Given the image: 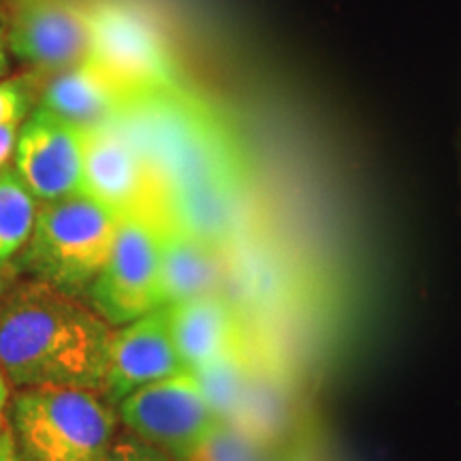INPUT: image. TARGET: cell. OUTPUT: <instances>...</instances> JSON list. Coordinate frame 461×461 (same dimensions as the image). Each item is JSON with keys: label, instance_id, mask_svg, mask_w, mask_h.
Returning <instances> with one entry per match:
<instances>
[{"label": "cell", "instance_id": "7", "mask_svg": "<svg viewBox=\"0 0 461 461\" xmlns=\"http://www.w3.org/2000/svg\"><path fill=\"white\" fill-rule=\"evenodd\" d=\"M88 9L71 0H15L7 17V48L32 71L56 75L88 60Z\"/></svg>", "mask_w": 461, "mask_h": 461}, {"label": "cell", "instance_id": "10", "mask_svg": "<svg viewBox=\"0 0 461 461\" xmlns=\"http://www.w3.org/2000/svg\"><path fill=\"white\" fill-rule=\"evenodd\" d=\"M188 372L173 344L165 305L112 331L101 395L120 403L146 384Z\"/></svg>", "mask_w": 461, "mask_h": 461}, {"label": "cell", "instance_id": "15", "mask_svg": "<svg viewBox=\"0 0 461 461\" xmlns=\"http://www.w3.org/2000/svg\"><path fill=\"white\" fill-rule=\"evenodd\" d=\"M252 359H255V350L250 348L246 339H241L229 353L193 372L194 378L199 380V387L203 391L207 403L221 423H229L235 417L248 376H250Z\"/></svg>", "mask_w": 461, "mask_h": 461}, {"label": "cell", "instance_id": "22", "mask_svg": "<svg viewBox=\"0 0 461 461\" xmlns=\"http://www.w3.org/2000/svg\"><path fill=\"white\" fill-rule=\"evenodd\" d=\"M0 461H26L7 425L0 431Z\"/></svg>", "mask_w": 461, "mask_h": 461}, {"label": "cell", "instance_id": "21", "mask_svg": "<svg viewBox=\"0 0 461 461\" xmlns=\"http://www.w3.org/2000/svg\"><path fill=\"white\" fill-rule=\"evenodd\" d=\"M17 129H20V124L0 126V167L9 165L11 158H14Z\"/></svg>", "mask_w": 461, "mask_h": 461}, {"label": "cell", "instance_id": "4", "mask_svg": "<svg viewBox=\"0 0 461 461\" xmlns=\"http://www.w3.org/2000/svg\"><path fill=\"white\" fill-rule=\"evenodd\" d=\"M92 62L126 99L176 92V65L158 26L141 9L103 0L88 9Z\"/></svg>", "mask_w": 461, "mask_h": 461}, {"label": "cell", "instance_id": "12", "mask_svg": "<svg viewBox=\"0 0 461 461\" xmlns=\"http://www.w3.org/2000/svg\"><path fill=\"white\" fill-rule=\"evenodd\" d=\"M224 263L214 244L163 218L160 229V295L163 305L221 295Z\"/></svg>", "mask_w": 461, "mask_h": 461}, {"label": "cell", "instance_id": "24", "mask_svg": "<svg viewBox=\"0 0 461 461\" xmlns=\"http://www.w3.org/2000/svg\"><path fill=\"white\" fill-rule=\"evenodd\" d=\"M7 408H9V380L5 376L3 367H0V431L7 425Z\"/></svg>", "mask_w": 461, "mask_h": 461}, {"label": "cell", "instance_id": "23", "mask_svg": "<svg viewBox=\"0 0 461 461\" xmlns=\"http://www.w3.org/2000/svg\"><path fill=\"white\" fill-rule=\"evenodd\" d=\"M11 73V54L7 48V15L0 7V79Z\"/></svg>", "mask_w": 461, "mask_h": 461}, {"label": "cell", "instance_id": "25", "mask_svg": "<svg viewBox=\"0 0 461 461\" xmlns=\"http://www.w3.org/2000/svg\"><path fill=\"white\" fill-rule=\"evenodd\" d=\"M9 286H11V280L7 276V267H0V299H3L5 293H7Z\"/></svg>", "mask_w": 461, "mask_h": 461}, {"label": "cell", "instance_id": "2", "mask_svg": "<svg viewBox=\"0 0 461 461\" xmlns=\"http://www.w3.org/2000/svg\"><path fill=\"white\" fill-rule=\"evenodd\" d=\"M118 221L115 212L84 193L41 203L31 238L14 258L15 269L82 297L112 252Z\"/></svg>", "mask_w": 461, "mask_h": 461}, {"label": "cell", "instance_id": "14", "mask_svg": "<svg viewBox=\"0 0 461 461\" xmlns=\"http://www.w3.org/2000/svg\"><path fill=\"white\" fill-rule=\"evenodd\" d=\"M265 451L285 440L293 423V395L278 367L255 353L244 395L229 420Z\"/></svg>", "mask_w": 461, "mask_h": 461}, {"label": "cell", "instance_id": "17", "mask_svg": "<svg viewBox=\"0 0 461 461\" xmlns=\"http://www.w3.org/2000/svg\"><path fill=\"white\" fill-rule=\"evenodd\" d=\"M184 461H269L267 451L230 423H221Z\"/></svg>", "mask_w": 461, "mask_h": 461}, {"label": "cell", "instance_id": "16", "mask_svg": "<svg viewBox=\"0 0 461 461\" xmlns=\"http://www.w3.org/2000/svg\"><path fill=\"white\" fill-rule=\"evenodd\" d=\"M39 199L14 165L0 167V267L20 255L37 221Z\"/></svg>", "mask_w": 461, "mask_h": 461}, {"label": "cell", "instance_id": "5", "mask_svg": "<svg viewBox=\"0 0 461 461\" xmlns=\"http://www.w3.org/2000/svg\"><path fill=\"white\" fill-rule=\"evenodd\" d=\"M165 214L140 210L120 216L113 246L92 282L90 308L109 325H126L163 305L160 295V229Z\"/></svg>", "mask_w": 461, "mask_h": 461}, {"label": "cell", "instance_id": "9", "mask_svg": "<svg viewBox=\"0 0 461 461\" xmlns=\"http://www.w3.org/2000/svg\"><path fill=\"white\" fill-rule=\"evenodd\" d=\"M11 165L41 203L82 193V131L37 105L17 129Z\"/></svg>", "mask_w": 461, "mask_h": 461}, {"label": "cell", "instance_id": "6", "mask_svg": "<svg viewBox=\"0 0 461 461\" xmlns=\"http://www.w3.org/2000/svg\"><path fill=\"white\" fill-rule=\"evenodd\" d=\"M118 411L132 436L176 461L193 455L221 425L193 372L176 374L137 389L118 403Z\"/></svg>", "mask_w": 461, "mask_h": 461}, {"label": "cell", "instance_id": "20", "mask_svg": "<svg viewBox=\"0 0 461 461\" xmlns=\"http://www.w3.org/2000/svg\"><path fill=\"white\" fill-rule=\"evenodd\" d=\"M274 461H319V457H316L314 447L310 442L299 440L291 442L286 448H282Z\"/></svg>", "mask_w": 461, "mask_h": 461}, {"label": "cell", "instance_id": "19", "mask_svg": "<svg viewBox=\"0 0 461 461\" xmlns=\"http://www.w3.org/2000/svg\"><path fill=\"white\" fill-rule=\"evenodd\" d=\"M101 461H171L169 455L158 451L157 447L148 445L137 436H120Z\"/></svg>", "mask_w": 461, "mask_h": 461}, {"label": "cell", "instance_id": "13", "mask_svg": "<svg viewBox=\"0 0 461 461\" xmlns=\"http://www.w3.org/2000/svg\"><path fill=\"white\" fill-rule=\"evenodd\" d=\"M79 131L99 129L122 118L129 99L92 62L45 79L39 103Z\"/></svg>", "mask_w": 461, "mask_h": 461}, {"label": "cell", "instance_id": "18", "mask_svg": "<svg viewBox=\"0 0 461 461\" xmlns=\"http://www.w3.org/2000/svg\"><path fill=\"white\" fill-rule=\"evenodd\" d=\"M43 84L45 75L32 68L0 79V126L24 122L26 115L37 107Z\"/></svg>", "mask_w": 461, "mask_h": 461}, {"label": "cell", "instance_id": "3", "mask_svg": "<svg viewBox=\"0 0 461 461\" xmlns=\"http://www.w3.org/2000/svg\"><path fill=\"white\" fill-rule=\"evenodd\" d=\"M7 412L26 461H101L118 428L105 397L77 387L20 389Z\"/></svg>", "mask_w": 461, "mask_h": 461}, {"label": "cell", "instance_id": "11", "mask_svg": "<svg viewBox=\"0 0 461 461\" xmlns=\"http://www.w3.org/2000/svg\"><path fill=\"white\" fill-rule=\"evenodd\" d=\"M165 310L173 344L188 372H197L244 339L238 310L222 295L169 303Z\"/></svg>", "mask_w": 461, "mask_h": 461}, {"label": "cell", "instance_id": "8", "mask_svg": "<svg viewBox=\"0 0 461 461\" xmlns=\"http://www.w3.org/2000/svg\"><path fill=\"white\" fill-rule=\"evenodd\" d=\"M82 193L118 216L140 210L163 212V197L141 149L122 124L82 131Z\"/></svg>", "mask_w": 461, "mask_h": 461}, {"label": "cell", "instance_id": "1", "mask_svg": "<svg viewBox=\"0 0 461 461\" xmlns=\"http://www.w3.org/2000/svg\"><path fill=\"white\" fill-rule=\"evenodd\" d=\"M112 327L79 297L24 280L0 299V367L17 389H103Z\"/></svg>", "mask_w": 461, "mask_h": 461}]
</instances>
